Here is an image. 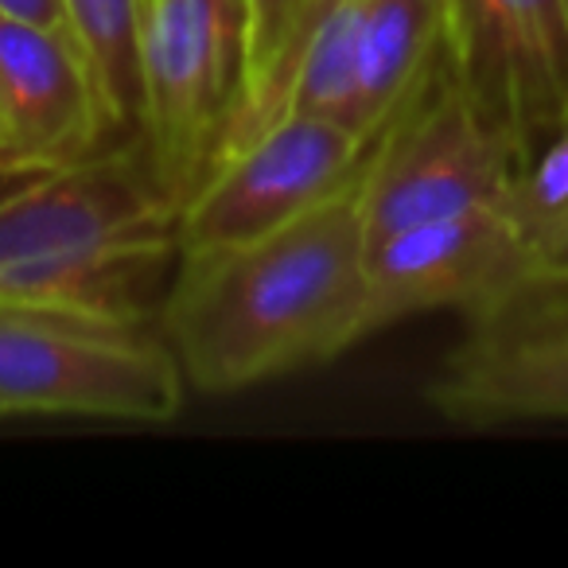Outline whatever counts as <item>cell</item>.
Segmentation results:
<instances>
[{"label": "cell", "instance_id": "11", "mask_svg": "<svg viewBox=\"0 0 568 568\" xmlns=\"http://www.w3.org/2000/svg\"><path fill=\"white\" fill-rule=\"evenodd\" d=\"M425 394L444 420L464 428L568 420V343H503L467 332Z\"/></svg>", "mask_w": 568, "mask_h": 568}, {"label": "cell", "instance_id": "3", "mask_svg": "<svg viewBox=\"0 0 568 568\" xmlns=\"http://www.w3.org/2000/svg\"><path fill=\"white\" fill-rule=\"evenodd\" d=\"M164 327L74 304L0 301V417H94L164 425L187 402Z\"/></svg>", "mask_w": 568, "mask_h": 568}, {"label": "cell", "instance_id": "6", "mask_svg": "<svg viewBox=\"0 0 568 568\" xmlns=\"http://www.w3.org/2000/svg\"><path fill=\"white\" fill-rule=\"evenodd\" d=\"M444 55V0H327L284 74L276 110L374 144Z\"/></svg>", "mask_w": 568, "mask_h": 568}, {"label": "cell", "instance_id": "16", "mask_svg": "<svg viewBox=\"0 0 568 568\" xmlns=\"http://www.w3.org/2000/svg\"><path fill=\"white\" fill-rule=\"evenodd\" d=\"M0 17H17V20H36V24L67 28V4H63V0H0Z\"/></svg>", "mask_w": 568, "mask_h": 568}, {"label": "cell", "instance_id": "9", "mask_svg": "<svg viewBox=\"0 0 568 568\" xmlns=\"http://www.w3.org/2000/svg\"><path fill=\"white\" fill-rule=\"evenodd\" d=\"M444 59L521 164L568 105V0H444Z\"/></svg>", "mask_w": 568, "mask_h": 568}, {"label": "cell", "instance_id": "4", "mask_svg": "<svg viewBox=\"0 0 568 568\" xmlns=\"http://www.w3.org/2000/svg\"><path fill=\"white\" fill-rule=\"evenodd\" d=\"M245 110V0H144L141 149L183 206Z\"/></svg>", "mask_w": 568, "mask_h": 568}, {"label": "cell", "instance_id": "7", "mask_svg": "<svg viewBox=\"0 0 568 568\" xmlns=\"http://www.w3.org/2000/svg\"><path fill=\"white\" fill-rule=\"evenodd\" d=\"M371 144L308 113H273L237 136L180 206V257L242 245L358 180Z\"/></svg>", "mask_w": 568, "mask_h": 568}, {"label": "cell", "instance_id": "14", "mask_svg": "<svg viewBox=\"0 0 568 568\" xmlns=\"http://www.w3.org/2000/svg\"><path fill=\"white\" fill-rule=\"evenodd\" d=\"M324 4L327 0H245V110L230 144L273 118L284 74Z\"/></svg>", "mask_w": 568, "mask_h": 568}, {"label": "cell", "instance_id": "1", "mask_svg": "<svg viewBox=\"0 0 568 568\" xmlns=\"http://www.w3.org/2000/svg\"><path fill=\"white\" fill-rule=\"evenodd\" d=\"M358 180L268 234L180 257L160 327L195 394H237L363 343Z\"/></svg>", "mask_w": 568, "mask_h": 568}, {"label": "cell", "instance_id": "2", "mask_svg": "<svg viewBox=\"0 0 568 568\" xmlns=\"http://www.w3.org/2000/svg\"><path fill=\"white\" fill-rule=\"evenodd\" d=\"M180 265V206L141 141L24 175L0 195V301L160 316Z\"/></svg>", "mask_w": 568, "mask_h": 568}, {"label": "cell", "instance_id": "5", "mask_svg": "<svg viewBox=\"0 0 568 568\" xmlns=\"http://www.w3.org/2000/svg\"><path fill=\"white\" fill-rule=\"evenodd\" d=\"M514 168L510 141L475 110L440 55L417 98L371 144L358 172L366 245L420 222L503 206Z\"/></svg>", "mask_w": 568, "mask_h": 568}, {"label": "cell", "instance_id": "10", "mask_svg": "<svg viewBox=\"0 0 568 568\" xmlns=\"http://www.w3.org/2000/svg\"><path fill=\"white\" fill-rule=\"evenodd\" d=\"M118 141L71 28L0 17V180L79 164Z\"/></svg>", "mask_w": 568, "mask_h": 568}, {"label": "cell", "instance_id": "12", "mask_svg": "<svg viewBox=\"0 0 568 568\" xmlns=\"http://www.w3.org/2000/svg\"><path fill=\"white\" fill-rule=\"evenodd\" d=\"M67 28L94 67L105 110L125 141H141L144 0H63Z\"/></svg>", "mask_w": 568, "mask_h": 568}, {"label": "cell", "instance_id": "15", "mask_svg": "<svg viewBox=\"0 0 568 568\" xmlns=\"http://www.w3.org/2000/svg\"><path fill=\"white\" fill-rule=\"evenodd\" d=\"M467 332L503 343H568V276L537 281L495 312L475 316Z\"/></svg>", "mask_w": 568, "mask_h": 568}, {"label": "cell", "instance_id": "17", "mask_svg": "<svg viewBox=\"0 0 568 568\" xmlns=\"http://www.w3.org/2000/svg\"><path fill=\"white\" fill-rule=\"evenodd\" d=\"M560 276H568V265H565V273H560ZM549 281H552V276H549Z\"/></svg>", "mask_w": 568, "mask_h": 568}, {"label": "cell", "instance_id": "8", "mask_svg": "<svg viewBox=\"0 0 568 568\" xmlns=\"http://www.w3.org/2000/svg\"><path fill=\"white\" fill-rule=\"evenodd\" d=\"M537 281L549 273L503 206L420 222L366 245L363 335L440 308L487 316Z\"/></svg>", "mask_w": 568, "mask_h": 568}, {"label": "cell", "instance_id": "13", "mask_svg": "<svg viewBox=\"0 0 568 568\" xmlns=\"http://www.w3.org/2000/svg\"><path fill=\"white\" fill-rule=\"evenodd\" d=\"M503 211L541 257L545 273L560 276L568 265V105L514 168Z\"/></svg>", "mask_w": 568, "mask_h": 568}]
</instances>
